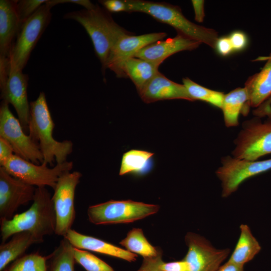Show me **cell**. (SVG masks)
Segmentation results:
<instances>
[{
    "label": "cell",
    "mask_w": 271,
    "mask_h": 271,
    "mask_svg": "<svg viewBox=\"0 0 271 271\" xmlns=\"http://www.w3.org/2000/svg\"><path fill=\"white\" fill-rule=\"evenodd\" d=\"M33 202L26 211L15 215L10 220L1 222V236L2 243L15 233L28 231L39 243L44 237L55 233L56 214L52 197L45 187L36 188Z\"/></svg>",
    "instance_id": "cell-1"
},
{
    "label": "cell",
    "mask_w": 271,
    "mask_h": 271,
    "mask_svg": "<svg viewBox=\"0 0 271 271\" xmlns=\"http://www.w3.org/2000/svg\"><path fill=\"white\" fill-rule=\"evenodd\" d=\"M63 18L76 21L85 29L103 72L106 69L112 47L120 38L130 34L114 21L109 12L97 5L90 10L84 9L66 13Z\"/></svg>",
    "instance_id": "cell-2"
},
{
    "label": "cell",
    "mask_w": 271,
    "mask_h": 271,
    "mask_svg": "<svg viewBox=\"0 0 271 271\" xmlns=\"http://www.w3.org/2000/svg\"><path fill=\"white\" fill-rule=\"evenodd\" d=\"M30 117L28 129L29 136L39 146L43 157V163L53 165L66 161L72 153L73 143L69 140L56 141L53 137L55 124L53 120L45 94L41 92L38 98L30 103Z\"/></svg>",
    "instance_id": "cell-3"
},
{
    "label": "cell",
    "mask_w": 271,
    "mask_h": 271,
    "mask_svg": "<svg viewBox=\"0 0 271 271\" xmlns=\"http://www.w3.org/2000/svg\"><path fill=\"white\" fill-rule=\"evenodd\" d=\"M126 2L129 13L147 14L156 20L173 27L178 33L214 49L218 38L217 32L190 21L184 16L179 6L165 2L143 0H126Z\"/></svg>",
    "instance_id": "cell-4"
},
{
    "label": "cell",
    "mask_w": 271,
    "mask_h": 271,
    "mask_svg": "<svg viewBox=\"0 0 271 271\" xmlns=\"http://www.w3.org/2000/svg\"><path fill=\"white\" fill-rule=\"evenodd\" d=\"M51 7L44 4L21 26L9 57V69L22 70L38 40L49 24Z\"/></svg>",
    "instance_id": "cell-5"
},
{
    "label": "cell",
    "mask_w": 271,
    "mask_h": 271,
    "mask_svg": "<svg viewBox=\"0 0 271 271\" xmlns=\"http://www.w3.org/2000/svg\"><path fill=\"white\" fill-rule=\"evenodd\" d=\"M159 209L158 205L111 200L89 206L87 215L89 221L95 225L127 223L154 214Z\"/></svg>",
    "instance_id": "cell-6"
},
{
    "label": "cell",
    "mask_w": 271,
    "mask_h": 271,
    "mask_svg": "<svg viewBox=\"0 0 271 271\" xmlns=\"http://www.w3.org/2000/svg\"><path fill=\"white\" fill-rule=\"evenodd\" d=\"M233 157L256 161L271 154V119L262 122L257 117L243 122L234 142Z\"/></svg>",
    "instance_id": "cell-7"
},
{
    "label": "cell",
    "mask_w": 271,
    "mask_h": 271,
    "mask_svg": "<svg viewBox=\"0 0 271 271\" xmlns=\"http://www.w3.org/2000/svg\"><path fill=\"white\" fill-rule=\"evenodd\" d=\"M73 166L72 162L66 161L50 168L47 164H36L14 154L2 167L12 176L30 185L49 186L54 189L59 177L70 172Z\"/></svg>",
    "instance_id": "cell-8"
},
{
    "label": "cell",
    "mask_w": 271,
    "mask_h": 271,
    "mask_svg": "<svg viewBox=\"0 0 271 271\" xmlns=\"http://www.w3.org/2000/svg\"><path fill=\"white\" fill-rule=\"evenodd\" d=\"M19 120L12 113L9 103L2 100L0 106V137L12 146L15 155L36 164L43 162L39 144L25 133Z\"/></svg>",
    "instance_id": "cell-9"
},
{
    "label": "cell",
    "mask_w": 271,
    "mask_h": 271,
    "mask_svg": "<svg viewBox=\"0 0 271 271\" xmlns=\"http://www.w3.org/2000/svg\"><path fill=\"white\" fill-rule=\"evenodd\" d=\"M81 176L78 171L65 173L59 177L54 189L52 199L56 219L55 233L63 237L75 220V190Z\"/></svg>",
    "instance_id": "cell-10"
},
{
    "label": "cell",
    "mask_w": 271,
    "mask_h": 271,
    "mask_svg": "<svg viewBox=\"0 0 271 271\" xmlns=\"http://www.w3.org/2000/svg\"><path fill=\"white\" fill-rule=\"evenodd\" d=\"M216 171L221 182L222 197L229 196L247 179L271 169V159L264 161H249L226 156Z\"/></svg>",
    "instance_id": "cell-11"
},
{
    "label": "cell",
    "mask_w": 271,
    "mask_h": 271,
    "mask_svg": "<svg viewBox=\"0 0 271 271\" xmlns=\"http://www.w3.org/2000/svg\"><path fill=\"white\" fill-rule=\"evenodd\" d=\"M188 247L184 259L189 271H217L230 253L229 248H216L204 237L188 232L185 237Z\"/></svg>",
    "instance_id": "cell-12"
},
{
    "label": "cell",
    "mask_w": 271,
    "mask_h": 271,
    "mask_svg": "<svg viewBox=\"0 0 271 271\" xmlns=\"http://www.w3.org/2000/svg\"><path fill=\"white\" fill-rule=\"evenodd\" d=\"M36 188L0 167V221L11 219L21 205L33 201Z\"/></svg>",
    "instance_id": "cell-13"
},
{
    "label": "cell",
    "mask_w": 271,
    "mask_h": 271,
    "mask_svg": "<svg viewBox=\"0 0 271 271\" xmlns=\"http://www.w3.org/2000/svg\"><path fill=\"white\" fill-rule=\"evenodd\" d=\"M164 32L152 33L139 36L127 34L120 38L112 47L109 53L106 69L114 72L118 78H126L124 72L125 62L134 57L146 46L162 40L167 36Z\"/></svg>",
    "instance_id": "cell-14"
},
{
    "label": "cell",
    "mask_w": 271,
    "mask_h": 271,
    "mask_svg": "<svg viewBox=\"0 0 271 271\" xmlns=\"http://www.w3.org/2000/svg\"><path fill=\"white\" fill-rule=\"evenodd\" d=\"M29 77L22 70L9 69L4 85L1 88V98L15 108L23 127L28 128L30 106L27 95Z\"/></svg>",
    "instance_id": "cell-15"
},
{
    "label": "cell",
    "mask_w": 271,
    "mask_h": 271,
    "mask_svg": "<svg viewBox=\"0 0 271 271\" xmlns=\"http://www.w3.org/2000/svg\"><path fill=\"white\" fill-rule=\"evenodd\" d=\"M201 43L178 33L174 38L158 41L139 51L134 56L150 61L158 66L170 56L183 51H191Z\"/></svg>",
    "instance_id": "cell-16"
},
{
    "label": "cell",
    "mask_w": 271,
    "mask_h": 271,
    "mask_svg": "<svg viewBox=\"0 0 271 271\" xmlns=\"http://www.w3.org/2000/svg\"><path fill=\"white\" fill-rule=\"evenodd\" d=\"M139 94L147 103L176 99L193 101L183 84L169 79L160 72L146 84Z\"/></svg>",
    "instance_id": "cell-17"
},
{
    "label": "cell",
    "mask_w": 271,
    "mask_h": 271,
    "mask_svg": "<svg viewBox=\"0 0 271 271\" xmlns=\"http://www.w3.org/2000/svg\"><path fill=\"white\" fill-rule=\"evenodd\" d=\"M17 0L0 1V60H8L21 27Z\"/></svg>",
    "instance_id": "cell-18"
},
{
    "label": "cell",
    "mask_w": 271,
    "mask_h": 271,
    "mask_svg": "<svg viewBox=\"0 0 271 271\" xmlns=\"http://www.w3.org/2000/svg\"><path fill=\"white\" fill-rule=\"evenodd\" d=\"M264 60L267 62L261 71L250 76L245 83L248 99L244 116L247 114L250 107H258L271 96V53L267 57H261L255 60Z\"/></svg>",
    "instance_id": "cell-19"
},
{
    "label": "cell",
    "mask_w": 271,
    "mask_h": 271,
    "mask_svg": "<svg viewBox=\"0 0 271 271\" xmlns=\"http://www.w3.org/2000/svg\"><path fill=\"white\" fill-rule=\"evenodd\" d=\"M76 248L107 255L132 262L138 255L103 240L70 229L64 237Z\"/></svg>",
    "instance_id": "cell-20"
},
{
    "label": "cell",
    "mask_w": 271,
    "mask_h": 271,
    "mask_svg": "<svg viewBox=\"0 0 271 271\" xmlns=\"http://www.w3.org/2000/svg\"><path fill=\"white\" fill-rule=\"evenodd\" d=\"M39 243L30 232L22 231L15 233L9 241L0 245V271H3L11 262L23 255L34 243Z\"/></svg>",
    "instance_id": "cell-21"
},
{
    "label": "cell",
    "mask_w": 271,
    "mask_h": 271,
    "mask_svg": "<svg viewBox=\"0 0 271 271\" xmlns=\"http://www.w3.org/2000/svg\"><path fill=\"white\" fill-rule=\"evenodd\" d=\"M239 228V238L228 260L244 265L260 251L261 246L247 225L241 224Z\"/></svg>",
    "instance_id": "cell-22"
},
{
    "label": "cell",
    "mask_w": 271,
    "mask_h": 271,
    "mask_svg": "<svg viewBox=\"0 0 271 271\" xmlns=\"http://www.w3.org/2000/svg\"><path fill=\"white\" fill-rule=\"evenodd\" d=\"M248 97L245 87L237 88L225 94L221 109L225 124L228 127L237 126L240 113L243 114Z\"/></svg>",
    "instance_id": "cell-23"
},
{
    "label": "cell",
    "mask_w": 271,
    "mask_h": 271,
    "mask_svg": "<svg viewBox=\"0 0 271 271\" xmlns=\"http://www.w3.org/2000/svg\"><path fill=\"white\" fill-rule=\"evenodd\" d=\"M159 66L146 60L133 57L125 62L124 72L126 77L130 79L140 92L159 72Z\"/></svg>",
    "instance_id": "cell-24"
},
{
    "label": "cell",
    "mask_w": 271,
    "mask_h": 271,
    "mask_svg": "<svg viewBox=\"0 0 271 271\" xmlns=\"http://www.w3.org/2000/svg\"><path fill=\"white\" fill-rule=\"evenodd\" d=\"M128 251L142 256L144 258L156 256L161 250L149 243L141 228H133L120 242Z\"/></svg>",
    "instance_id": "cell-25"
},
{
    "label": "cell",
    "mask_w": 271,
    "mask_h": 271,
    "mask_svg": "<svg viewBox=\"0 0 271 271\" xmlns=\"http://www.w3.org/2000/svg\"><path fill=\"white\" fill-rule=\"evenodd\" d=\"M73 246L65 238L49 255V271H75Z\"/></svg>",
    "instance_id": "cell-26"
},
{
    "label": "cell",
    "mask_w": 271,
    "mask_h": 271,
    "mask_svg": "<svg viewBox=\"0 0 271 271\" xmlns=\"http://www.w3.org/2000/svg\"><path fill=\"white\" fill-rule=\"evenodd\" d=\"M153 155L151 152L139 150H131L125 153L122 157L119 175L144 171Z\"/></svg>",
    "instance_id": "cell-27"
},
{
    "label": "cell",
    "mask_w": 271,
    "mask_h": 271,
    "mask_svg": "<svg viewBox=\"0 0 271 271\" xmlns=\"http://www.w3.org/2000/svg\"><path fill=\"white\" fill-rule=\"evenodd\" d=\"M183 83L193 101L199 100L221 108L225 95L224 93L206 88L189 78H183Z\"/></svg>",
    "instance_id": "cell-28"
},
{
    "label": "cell",
    "mask_w": 271,
    "mask_h": 271,
    "mask_svg": "<svg viewBox=\"0 0 271 271\" xmlns=\"http://www.w3.org/2000/svg\"><path fill=\"white\" fill-rule=\"evenodd\" d=\"M49 257L38 252L25 254L13 261L4 271H47L46 261Z\"/></svg>",
    "instance_id": "cell-29"
},
{
    "label": "cell",
    "mask_w": 271,
    "mask_h": 271,
    "mask_svg": "<svg viewBox=\"0 0 271 271\" xmlns=\"http://www.w3.org/2000/svg\"><path fill=\"white\" fill-rule=\"evenodd\" d=\"M73 252L75 262L86 271H114L109 264L87 250L74 247Z\"/></svg>",
    "instance_id": "cell-30"
},
{
    "label": "cell",
    "mask_w": 271,
    "mask_h": 271,
    "mask_svg": "<svg viewBox=\"0 0 271 271\" xmlns=\"http://www.w3.org/2000/svg\"><path fill=\"white\" fill-rule=\"evenodd\" d=\"M48 0H17L16 10L21 25Z\"/></svg>",
    "instance_id": "cell-31"
},
{
    "label": "cell",
    "mask_w": 271,
    "mask_h": 271,
    "mask_svg": "<svg viewBox=\"0 0 271 271\" xmlns=\"http://www.w3.org/2000/svg\"><path fill=\"white\" fill-rule=\"evenodd\" d=\"M98 2L108 12L129 13V7L126 0H102Z\"/></svg>",
    "instance_id": "cell-32"
},
{
    "label": "cell",
    "mask_w": 271,
    "mask_h": 271,
    "mask_svg": "<svg viewBox=\"0 0 271 271\" xmlns=\"http://www.w3.org/2000/svg\"><path fill=\"white\" fill-rule=\"evenodd\" d=\"M162 251L155 257L144 258L142 264L137 271H164L160 268L163 262Z\"/></svg>",
    "instance_id": "cell-33"
},
{
    "label": "cell",
    "mask_w": 271,
    "mask_h": 271,
    "mask_svg": "<svg viewBox=\"0 0 271 271\" xmlns=\"http://www.w3.org/2000/svg\"><path fill=\"white\" fill-rule=\"evenodd\" d=\"M233 50L240 51L247 46L248 39L246 34L240 31H235L231 33L228 37Z\"/></svg>",
    "instance_id": "cell-34"
},
{
    "label": "cell",
    "mask_w": 271,
    "mask_h": 271,
    "mask_svg": "<svg viewBox=\"0 0 271 271\" xmlns=\"http://www.w3.org/2000/svg\"><path fill=\"white\" fill-rule=\"evenodd\" d=\"M14 151L11 144L0 137V166L3 167L14 155Z\"/></svg>",
    "instance_id": "cell-35"
},
{
    "label": "cell",
    "mask_w": 271,
    "mask_h": 271,
    "mask_svg": "<svg viewBox=\"0 0 271 271\" xmlns=\"http://www.w3.org/2000/svg\"><path fill=\"white\" fill-rule=\"evenodd\" d=\"M214 49L221 56H226L234 50L228 37H222L217 40Z\"/></svg>",
    "instance_id": "cell-36"
},
{
    "label": "cell",
    "mask_w": 271,
    "mask_h": 271,
    "mask_svg": "<svg viewBox=\"0 0 271 271\" xmlns=\"http://www.w3.org/2000/svg\"><path fill=\"white\" fill-rule=\"evenodd\" d=\"M160 268L164 271H189L188 264L184 259L167 263L163 261Z\"/></svg>",
    "instance_id": "cell-37"
},
{
    "label": "cell",
    "mask_w": 271,
    "mask_h": 271,
    "mask_svg": "<svg viewBox=\"0 0 271 271\" xmlns=\"http://www.w3.org/2000/svg\"><path fill=\"white\" fill-rule=\"evenodd\" d=\"M64 3H71L81 5L88 10L93 9L96 5L88 0H49L46 3L51 8L56 5Z\"/></svg>",
    "instance_id": "cell-38"
},
{
    "label": "cell",
    "mask_w": 271,
    "mask_h": 271,
    "mask_svg": "<svg viewBox=\"0 0 271 271\" xmlns=\"http://www.w3.org/2000/svg\"><path fill=\"white\" fill-rule=\"evenodd\" d=\"M192 4L195 13V20L201 23L205 17L204 1L201 0H192Z\"/></svg>",
    "instance_id": "cell-39"
},
{
    "label": "cell",
    "mask_w": 271,
    "mask_h": 271,
    "mask_svg": "<svg viewBox=\"0 0 271 271\" xmlns=\"http://www.w3.org/2000/svg\"><path fill=\"white\" fill-rule=\"evenodd\" d=\"M253 113L258 117L268 116L271 118V96L257 107Z\"/></svg>",
    "instance_id": "cell-40"
},
{
    "label": "cell",
    "mask_w": 271,
    "mask_h": 271,
    "mask_svg": "<svg viewBox=\"0 0 271 271\" xmlns=\"http://www.w3.org/2000/svg\"><path fill=\"white\" fill-rule=\"evenodd\" d=\"M243 266L228 260L221 265L217 271H244Z\"/></svg>",
    "instance_id": "cell-41"
}]
</instances>
